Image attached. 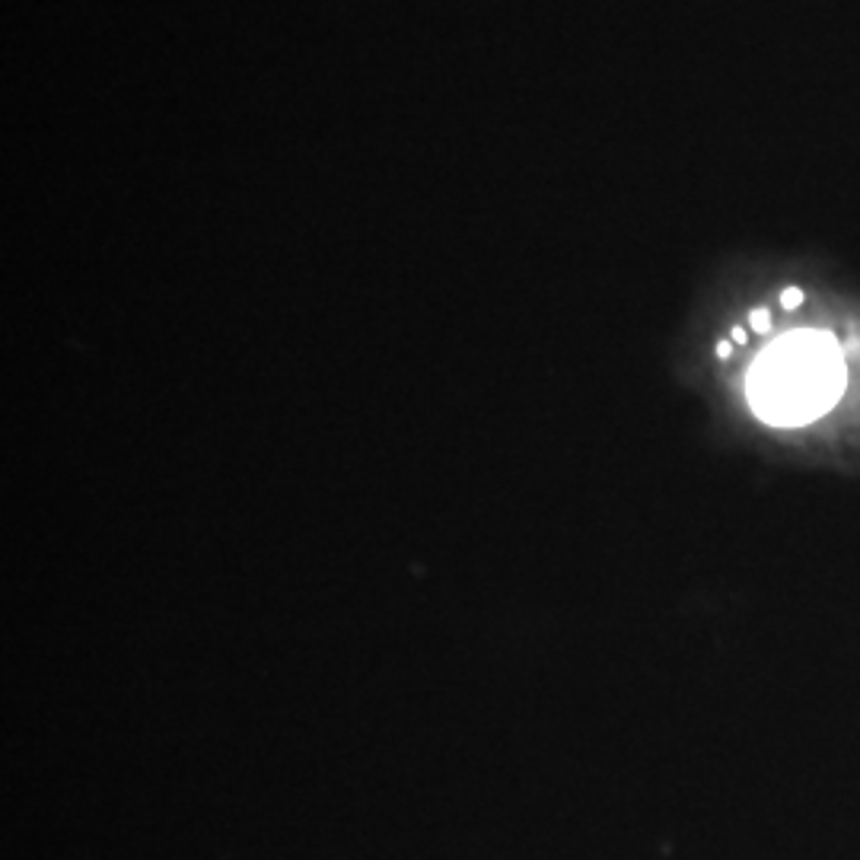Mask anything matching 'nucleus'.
Returning <instances> with one entry per match:
<instances>
[{
	"label": "nucleus",
	"mask_w": 860,
	"mask_h": 860,
	"mask_svg": "<svg viewBox=\"0 0 860 860\" xmlns=\"http://www.w3.org/2000/svg\"><path fill=\"white\" fill-rule=\"evenodd\" d=\"M682 366L733 450L860 475V287L832 265H733L695 313Z\"/></svg>",
	"instance_id": "f257e3e1"
}]
</instances>
